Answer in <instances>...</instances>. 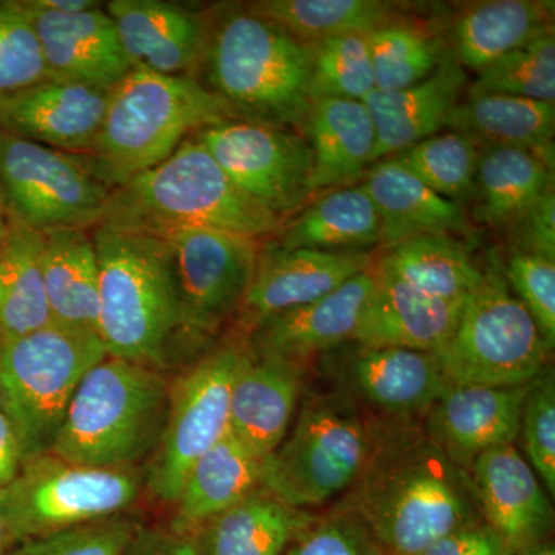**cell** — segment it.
Instances as JSON below:
<instances>
[{"instance_id":"cell-26","label":"cell","mask_w":555,"mask_h":555,"mask_svg":"<svg viewBox=\"0 0 555 555\" xmlns=\"http://www.w3.org/2000/svg\"><path fill=\"white\" fill-rule=\"evenodd\" d=\"M361 185L377 208L383 250L427 233L469 232V221L460 203L426 188L393 158L372 164Z\"/></svg>"},{"instance_id":"cell-5","label":"cell","mask_w":555,"mask_h":555,"mask_svg":"<svg viewBox=\"0 0 555 555\" xmlns=\"http://www.w3.org/2000/svg\"><path fill=\"white\" fill-rule=\"evenodd\" d=\"M232 119L238 116L228 102L196 78L131 69L109 90L100 134L82 156L115 190L169 158L196 131Z\"/></svg>"},{"instance_id":"cell-21","label":"cell","mask_w":555,"mask_h":555,"mask_svg":"<svg viewBox=\"0 0 555 555\" xmlns=\"http://www.w3.org/2000/svg\"><path fill=\"white\" fill-rule=\"evenodd\" d=\"M469 476L481 517L513 554L547 542L554 525L553 505L534 469L514 444L478 455Z\"/></svg>"},{"instance_id":"cell-36","label":"cell","mask_w":555,"mask_h":555,"mask_svg":"<svg viewBox=\"0 0 555 555\" xmlns=\"http://www.w3.org/2000/svg\"><path fill=\"white\" fill-rule=\"evenodd\" d=\"M377 264L429 297L463 302L480 283L470 250L451 233H427L385 248Z\"/></svg>"},{"instance_id":"cell-48","label":"cell","mask_w":555,"mask_h":555,"mask_svg":"<svg viewBox=\"0 0 555 555\" xmlns=\"http://www.w3.org/2000/svg\"><path fill=\"white\" fill-rule=\"evenodd\" d=\"M422 555H514L505 540L485 520L456 529Z\"/></svg>"},{"instance_id":"cell-44","label":"cell","mask_w":555,"mask_h":555,"mask_svg":"<svg viewBox=\"0 0 555 555\" xmlns=\"http://www.w3.org/2000/svg\"><path fill=\"white\" fill-rule=\"evenodd\" d=\"M137 526L122 517L24 540L2 555H126Z\"/></svg>"},{"instance_id":"cell-12","label":"cell","mask_w":555,"mask_h":555,"mask_svg":"<svg viewBox=\"0 0 555 555\" xmlns=\"http://www.w3.org/2000/svg\"><path fill=\"white\" fill-rule=\"evenodd\" d=\"M246 347H215L169 387L166 425L147 480L163 502L177 503L190 469L229 433L230 390Z\"/></svg>"},{"instance_id":"cell-43","label":"cell","mask_w":555,"mask_h":555,"mask_svg":"<svg viewBox=\"0 0 555 555\" xmlns=\"http://www.w3.org/2000/svg\"><path fill=\"white\" fill-rule=\"evenodd\" d=\"M528 463L555 494V377L554 369L545 367L532 382L521 412L520 433Z\"/></svg>"},{"instance_id":"cell-23","label":"cell","mask_w":555,"mask_h":555,"mask_svg":"<svg viewBox=\"0 0 555 555\" xmlns=\"http://www.w3.org/2000/svg\"><path fill=\"white\" fill-rule=\"evenodd\" d=\"M463 302L429 297L374 261V286L353 343L438 353L454 334Z\"/></svg>"},{"instance_id":"cell-41","label":"cell","mask_w":555,"mask_h":555,"mask_svg":"<svg viewBox=\"0 0 555 555\" xmlns=\"http://www.w3.org/2000/svg\"><path fill=\"white\" fill-rule=\"evenodd\" d=\"M312 102L320 98L364 101L375 90L364 35L338 36L310 43Z\"/></svg>"},{"instance_id":"cell-27","label":"cell","mask_w":555,"mask_h":555,"mask_svg":"<svg viewBox=\"0 0 555 555\" xmlns=\"http://www.w3.org/2000/svg\"><path fill=\"white\" fill-rule=\"evenodd\" d=\"M299 131L312 150L315 195L357 184L374 163V122L363 101L320 98Z\"/></svg>"},{"instance_id":"cell-51","label":"cell","mask_w":555,"mask_h":555,"mask_svg":"<svg viewBox=\"0 0 555 555\" xmlns=\"http://www.w3.org/2000/svg\"><path fill=\"white\" fill-rule=\"evenodd\" d=\"M28 2L38 9L54 11V13H80V11L102 5L96 0H28Z\"/></svg>"},{"instance_id":"cell-34","label":"cell","mask_w":555,"mask_h":555,"mask_svg":"<svg viewBox=\"0 0 555 555\" xmlns=\"http://www.w3.org/2000/svg\"><path fill=\"white\" fill-rule=\"evenodd\" d=\"M554 189V163L531 150L480 149L476 189L478 218L509 235L537 201Z\"/></svg>"},{"instance_id":"cell-49","label":"cell","mask_w":555,"mask_h":555,"mask_svg":"<svg viewBox=\"0 0 555 555\" xmlns=\"http://www.w3.org/2000/svg\"><path fill=\"white\" fill-rule=\"evenodd\" d=\"M126 555H199L195 537L171 529H134Z\"/></svg>"},{"instance_id":"cell-47","label":"cell","mask_w":555,"mask_h":555,"mask_svg":"<svg viewBox=\"0 0 555 555\" xmlns=\"http://www.w3.org/2000/svg\"><path fill=\"white\" fill-rule=\"evenodd\" d=\"M513 250L555 261V193L550 190L511 230Z\"/></svg>"},{"instance_id":"cell-46","label":"cell","mask_w":555,"mask_h":555,"mask_svg":"<svg viewBox=\"0 0 555 555\" xmlns=\"http://www.w3.org/2000/svg\"><path fill=\"white\" fill-rule=\"evenodd\" d=\"M283 555H385L356 511L343 506L337 513L313 517Z\"/></svg>"},{"instance_id":"cell-25","label":"cell","mask_w":555,"mask_h":555,"mask_svg":"<svg viewBox=\"0 0 555 555\" xmlns=\"http://www.w3.org/2000/svg\"><path fill=\"white\" fill-rule=\"evenodd\" d=\"M466 87L465 68L448 49L436 72L423 82L403 90L372 91L363 101L375 129L372 164L444 129Z\"/></svg>"},{"instance_id":"cell-4","label":"cell","mask_w":555,"mask_h":555,"mask_svg":"<svg viewBox=\"0 0 555 555\" xmlns=\"http://www.w3.org/2000/svg\"><path fill=\"white\" fill-rule=\"evenodd\" d=\"M100 262V338L107 357L158 369L185 332L170 244L137 230L91 229Z\"/></svg>"},{"instance_id":"cell-10","label":"cell","mask_w":555,"mask_h":555,"mask_svg":"<svg viewBox=\"0 0 555 555\" xmlns=\"http://www.w3.org/2000/svg\"><path fill=\"white\" fill-rule=\"evenodd\" d=\"M139 492L141 483L129 467L79 466L49 454L22 465L0 488V514L20 543L108 520Z\"/></svg>"},{"instance_id":"cell-6","label":"cell","mask_w":555,"mask_h":555,"mask_svg":"<svg viewBox=\"0 0 555 555\" xmlns=\"http://www.w3.org/2000/svg\"><path fill=\"white\" fill-rule=\"evenodd\" d=\"M167 406L158 369L105 357L80 379L50 454L79 466H130L158 447Z\"/></svg>"},{"instance_id":"cell-13","label":"cell","mask_w":555,"mask_h":555,"mask_svg":"<svg viewBox=\"0 0 555 555\" xmlns=\"http://www.w3.org/2000/svg\"><path fill=\"white\" fill-rule=\"evenodd\" d=\"M192 138L281 224L315 198L312 150L297 129L232 119L196 131Z\"/></svg>"},{"instance_id":"cell-2","label":"cell","mask_w":555,"mask_h":555,"mask_svg":"<svg viewBox=\"0 0 555 555\" xmlns=\"http://www.w3.org/2000/svg\"><path fill=\"white\" fill-rule=\"evenodd\" d=\"M312 50L246 7L210 14L198 80L238 119L301 130L310 105Z\"/></svg>"},{"instance_id":"cell-39","label":"cell","mask_w":555,"mask_h":555,"mask_svg":"<svg viewBox=\"0 0 555 555\" xmlns=\"http://www.w3.org/2000/svg\"><path fill=\"white\" fill-rule=\"evenodd\" d=\"M390 158L444 198L474 195L480 149L456 131H438Z\"/></svg>"},{"instance_id":"cell-24","label":"cell","mask_w":555,"mask_h":555,"mask_svg":"<svg viewBox=\"0 0 555 555\" xmlns=\"http://www.w3.org/2000/svg\"><path fill=\"white\" fill-rule=\"evenodd\" d=\"M301 387V366L257 356L247 346L230 390L229 433L268 459L287 437Z\"/></svg>"},{"instance_id":"cell-18","label":"cell","mask_w":555,"mask_h":555,"mask_svg":"<svg viewBox=\"0 0 555 555\" xmlns=\"http://www.w3.org/2000/svg\"><path fill=\"white\" fill-rule=\"evenodd\" d=\"M21 2L38 36L49 79L112 90L131 72L118 28L104 7L54 13Z\"/></svg>"},{"instance_id":"cell-11","label":"cell","mask_w":555,"mask_h":555,"mask_svg":"<svg viewBox=\"0 0 555 555\" xmlns=\"http://www.w3.org/2000/svg\"><path fill=\"white\" fill-rule=\"evenodd\" d=\"M0 184L10 214L39 232L96 228L113 193L82 155L5 131H0Z\"/></svg>"},{"instance_id":"cell-35","label":"cell","mask_w":555,"mask_h":555,"mask_svg":"<svg viewBox=\"0 0 555 555\" xmlns=\"http://www.w3.org/2000/svg\"><path fill=\"white\" fill-rule=\"evenodd\" d=\"M43 233L9 211L0 243V337L3 343L51 323L42 275Z\"/></svg>"},{"instance_id":"cell-50","label":"cell","mask_w":555,"mask_h":555,"mask_svg":"<svg viewBox=\"0 0 555 555\" xmlns=\"http://www.w3.org/2000/svg\"><path fill=\"white\" fill-rule=\"evenodd\" d=\"M22 467V456L16 434L7 415L0 411V488L11 483Z\"/></svg>"},{"instance_id":"cell-30","label":"cell","mask_w":555,"mask_h":555,"mask_svg":"<svg viewBox=\"0 0 555 555\" xmlns=\"http://www.w3.org/2000/svg\"><path fill=\"white\" fill-rule=\"evenodd\" d=\"M551 31L553 0H488L474 3L456 17L449 50L462 67L480 73Z\"/></svg>"},{"instance_id":"cell-15","label":"cell","mask_w":555,"mask_h":555,"mask_svg":"<svg viewBox=\"0 0 555 555\" xmlns=\"http://www.w3.org/2000/svg\"><path fill=\"white\" fill-rule=\"evenodd\" d=\"M324 367L339 392L398 416L429 411L449 387L436 353L420 350L352 341L326 353Z\"/></svg>"},{"instance_id":"cell-31","label":"cell","mask_w":555,"mask_h":555,"mask_svg":"<svg viewBox=\"0 0 555 555\" xmlns=\"http://www.w3.org/2000/svg\"><path fill=\"white\" fill-rule=\"evenodd\" d=\"M273 236L280 247L337 254L367 251L382 243L377 208L361 182L310 199Z\"/></svg>"},{"instance_id":"cell-52","label":"cell","mask_w":555,"mask_h":555,"mask_svg":"<svg viewBox=\"0 0 555 555\" xmlns=\"http://www.w3.org/2000/svg\"><path fill=\"white\" fill-rule=\"evenodd\" d=\"M16 545L13 535H11L9 526L3 520L2 514H0V555L5 554L10 547Z\"/></svg>"},{"instance_id":"cell-53","label":"cell","mask_w":555,"mask_h":555,"mask_svg":"<svg viewBox=\"0 0 555 555\" xmlns=\"http://www.w3.org/2000/svg\"><path fill=\"white\" fill-rule=\"evenodd\" d=\"M7 224H9V204H7L5 192H3L2 184H0V243L5 236Z\"/></svg>"},{"instance_id":"cell-54","label":"cell","mask_w":555,"mask_h":555,"mask_svg":"<svg viewBox=\"0 0 555 555\" xmlns=\"http://www.w3.org/2000/svg\"><path fill=\"white\" fill-rule=\"evenodd\" d=\"M514 555H555L553 543L545 542L540 545L529 547V550L521 551V553Z\"/></svg>"},{"instance_id":"cell-8","label":"cell","mask_w":555,"mask_h":555,"mask_svg":"<svg viewBox=\"0 0 555 555\" xmlns=\"http://www.w3.org/2000/svg\"><path fill=\"white\" fill-rule=\"evenodd\" d=\"M356 403L339 390L310 398L294 430L264 460L262 488L298 509L324 505L353 488L382 429L369 425Z\"/></svg>"},{"instance_id":"cell-33","label":"cell","mask_w":555,"mask_h":555,"mask_svg":"<svg viewBox=\"0 0 555 555\" xmlns=\"http://www.w3.org/2000/svg\"><path fill=\"white\" fill-rule=\"evenodd\" d=\"M444 129L463 134L480 149L531 150L554 163L555 104L551 102L506 94L467 96Z\"/></svg>"},{"instance_id":"cell-3","label":"cell","mask_w":555,"mask_h":555,"mask_svg":"<svg viewBox=\"0 0 555 555\" xmlns=\"http://www.w3.org/2000/svg\"><path fill=\"white\" fill-rule=\"evenodd\" d=\"M100 225L166 235L204 229L254 240L275 235L281 221L230 179L190 137L166 160L113 190Z\"/></svg>"},{"instance_id":"cell-17","label":"cell","mask_w":555,"mask_h":555,"mask_svg":"<svg viewBox=\"0 0 555 555\" xmlns=\"http://www.w3.org/2000/svg\"><path fill=\"white\" fill-rule=\"evenodd\" d=\"M374 264L367 251L284 248L272 240L259 248L257 270L241 312L248 328L286 310L327 297Z\"/></svg>"},{"instance_id":"cell-7","label":"cell","mask_w":555,"mask_h":555,"mask_svg":"<svg viewBox=\"0 0 555 555\" xmlns=\"http://www.w3.org/2000/svg\"><path fill=\"white\" fill-rule=\"evenodd\" d=\"M105 357L100 335L56 323L3 343L0 411L16 434L22 465L50 454L80 379Z\"/></svg>"},{"instance_id":"cell-45","label":"cell","mask_w":555,"mask_h":555,"mask_svg":"<svg viewBox=\"0 0 555 555\" xmlns=\"http://www.w3.org/2000/svg\"><path fill=\"white\" fill-rule=\"evenodd\" d=\"M506 283L535 321L550 350L555 346V261L513 250L503 268Z\"/></svg>"},{"instance_id":"cell-37","label":"cell","mask_w":555,"mask_h":555,"mask_svg":"<svg viewBox=\"0 0 555 555\" xmlns=\"http://www.w3.org/2000/svg\"><path fill=\"white\" fill-rule=\"evenodd\" d=\"M400 3L385 0H258L246 9L306 43L369 35L397 21Z\"/></svg>"},{"instance_id":"cell-42","label":"cell","mask_w":555,"mask_h":555,"mask_svg":"<svg viewBox=\"0 0 555 555\" xmlns=\"http://www.w3.org/2000/svg\"><path fill=\"white\" fill-rule=\"evenodd\" d=\"M49 79L38 36L21 0L0 2V96Z\"/></svg>"},{"instance_id":"cell-40","label":"cell","mask_w":555,"mask_h":555,"mask_svg":"<svg viewBox=\"0 0 555 555\" xmlns=\"http://www.w3.org/2000/svg\"><path fill=\"white\" fill-rule=\"evenodd\" d=\"M467 96L506 94L555 104V38L546 33L481 69Z\"/></svg>"},{"instance_id":"cell-22","label":"cell","mask_w":555,"mask_h":555,"mask_svg":"<svg viewBox=\"0 0 555 555\" xmlns=\"http://www.w3.org/2000/svg\"><path fill=\"white\" fill-rule=\"evenodd\" d=\"M532 382L521 386H449L429 409L426 430L467 469L489 449L514 444Z\"/></svg>"},{"instance_id":"cell-29","label":"cell","mask_w":555,"mask_h":555,"mask_svg":"<svg viewBox=\"0 0 555 555\" xmlns=\"http://www.w3.org/2000/svg\"><path fill=\"white\" fill-rule=\"evenodd\" d=\"M262 470L264 460L248 451L238 438L225 434L190 469L169 529L193 534L210 518L261 488Z\"/></svg>"},{"instance_id":"cell-1","label":"cell","mask_w":555,"mask_h":555,"mask_svg":"<svg viewBox=\"0 0 555 555\" xmlns=\"http://www.w3.org/2000/svg\"><path fill=\"white\" fill-rule=\"evenodd\" d=\"M353 488L346 506L385 555H422L444 535L483 520L467 470L411 422L379 429L374 454Z\"/></svg>"},{"instance_id":"cell-14","label":"cell","mask_w":555,"mask_h":555,"mask_svg":"<svg viewBox=\"0 0 555 555\" xmlns=\"http://www.w3.org/2000/svg\"><path fill=\"white\" fill-rule=\"evenodd\" d=\"M160 238L173 254L185 332L215 334L243 306L261 240L204 229L177 230Z\"/></svg>"},{"instance_id":"cell-16","label":"cell","mask_w":555,"mask_h":555,"mask_svg":"<svg viewBox=\"0 0 555 555\" xmlns=\"http://www.w3.org/2000/svg\"><path fill=\"white\" fill-rule=\"evenodd\" d=\"M104 9L131 69L198 79L210 14L167 0H112Z\"/></svg>"},{"instance_id":"cell-56","label":"cell","mask_w":555,"mask_h":555,"mask_svg":"<svg viewBox=\"0 0 555 555\" xmlns=\"http://www.w3.org/2000/svg\"><path fill=\"white\" fill-rule=\"evenodd\" d=\"M2 345H3L2 337H0V349H2Z\"/></svg>"},{"instance_id":"cell-55","label":"cell","mask_w":555,"mask_h":555,"mask_svg":"<svg viewBox=\"0 0 555 555\" xmlns=\"http://www.w3.org/2000/svg\"><path fill=\"white\" fill-rule=\"evenodd\" d=\"M0 408H2V390H0Z\"/></svg>"},{"instance_id":"cell-9","label":"cell","mask_w":555,"mask_h":555,"mask_svg":"<svg viewBox=\"0 0 555 555\" xmlns=\"http://www.w3.org/2000/svg\"><path fill=\"white\" fill-rule=\"evenodd\" d=\"M550 347L496 262L463 302L448 345L436 353L449 386H521L547 367Z\"/></svg>"},{"instance_id":"cell-32","label":"cell","mask_w":555,"mask_h":555,"mask_svg":"<svg viewBox=\"0 0 555 555\" xmlns=\"http://www.w3.org/2000/svg\"><path fill=\"white\" fill-rule=\"evenodd\" d=\"M312 520L261 486L192 535L199 555H283Z\"/></svg>"},{"instance_id":"cell-28","label":"cell","mask_w":555,"mask_h":555,"mask_svg":"<svg viewBox=\"0 0 555 555\" xmlns=\"http://www.w3.org/2000/svg\"><path fill=\"white\" fill-rule=\"evenodd\" d=\"M42 233V275L51 323L100 335V262L91 230Z\"/></svg>"},{"instance_id":"cell-38","label":"cell","mask_w":555,"mask_h":555,"mask_svg":"<svg viewBox=\"0 0 555 555\" xmlns=\"http://www.w3.org/2000/svg\"><path fill=\"white\" fill-rule=\"evenodd\" d=\"M375 90L397 91L436 72L448 47L426 28L393 21L366 35Z\"/></svg>"},{"instance_id":"cell-19","label":"cell","mask_w":555,"mask_h":555,"mask_svg":"<svg viewBox=\"0 0 555 555\" xmlns=\"http://www.w3.org/2000/svg\"><path fill=\"white\" fill-rule=\"evenodd\" d=\"M109 90L47 79L0 96V131L86 155L96 142Z\"/></svg>"},{"instance_id":"cell-20","label":"cell","mask_w":555,"mask_h":555,"mask_svg":"<svg viewBox=\"0 0 555 555\" xmlns=\"http://www.w3.org/2000/svg\"><path fill=\"white\" fill-rule=\"evenodd\" d=\"M372 286L374 264L327 297L259 321L250 328L248 349L302 367L310 358L352 343Z\"/></svg>"}]
</instances>
